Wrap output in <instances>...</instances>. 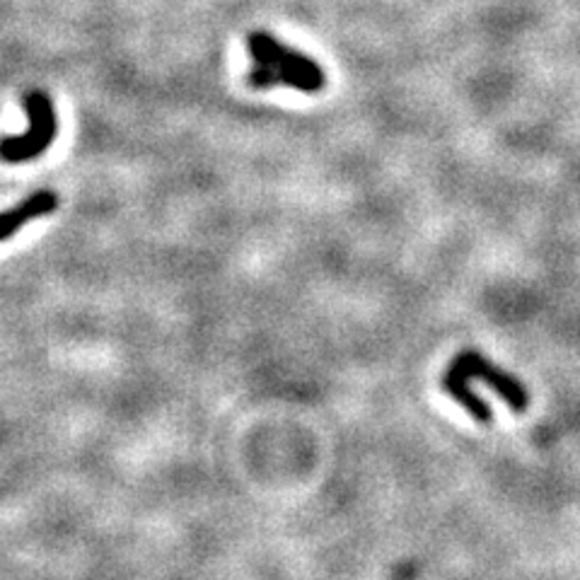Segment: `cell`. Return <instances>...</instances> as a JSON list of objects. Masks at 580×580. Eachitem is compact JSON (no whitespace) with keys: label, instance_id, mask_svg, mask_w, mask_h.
I'll list each match as a JSON object with an SVG mask.
<instances>
[{"label":"cell","instance_id":"6da1fadb","mask_svg":"<svg viewBox=\"0 0 580 580\" xmlns=\"http://www.w3.org/2000/svg\"><path fill=\"white\" fill-rule=\"evenodd\" d=\"M472 380H484L486 385H491L501 394L515 414L525 412L530 404L528 390L522 387V382H518L513 375L501 371V367L493 365L489 358L481 356V353L462 351L460 356L450 363L448 373L443 375V390L460 406H464V412L479 423H491L493 414H491V406L470 390Z\"/></svg>","mask_w":580,"mask_h":580},{"label":"cell","instance_id":"277c9868","mask_svg":"<svg viewBox=\"0 0 580 580\" xmlns=\"http://www.w3.org/2000/svg\"><path fill=\"white\" fill-rule=\"evenodd\" d=\"M56 208H59V196H56L51 189H39L30 194L22 204L8 208L3 218H0V239H10L24 223L49 216Z\"/></svg>","mask_w":580,"mask_h":580},{"label":"cell","instance_id":"7a4b0ae2","mask_svg":"<svg viewBox=\"0 0 580 580\" xmlns=\"http://www.w3.org/2000/svg\"><path fill=\"white\" fill-rule=\"evenodd\" d=\"M247 49L257 61V70L249 73V85L268 90L283 85L301 92H320L324 88L322 68L309 56L278 45L274 37L254 32L247 37Z\"/></svg>","mask_w":580,"mask_h":580},{"label":"cell","instance_id":"3957f363","mask_svg":"<svg viewBox=\"0 0 580 580\" xmlns=\"http://www.w3.org/2000/svg\"><path fill=\"white\" fill-rule=\"evenodd\" d=\"M24 109L27 117H30V129H27L24 136H8L3 146H0L3 160L12 165L35 160L39 155H45L47 148L53 144L56 126H59L56 124V111L47 92H27Z\"/></svg>","mask_w":580,"mask_h":580}]
</instances>
